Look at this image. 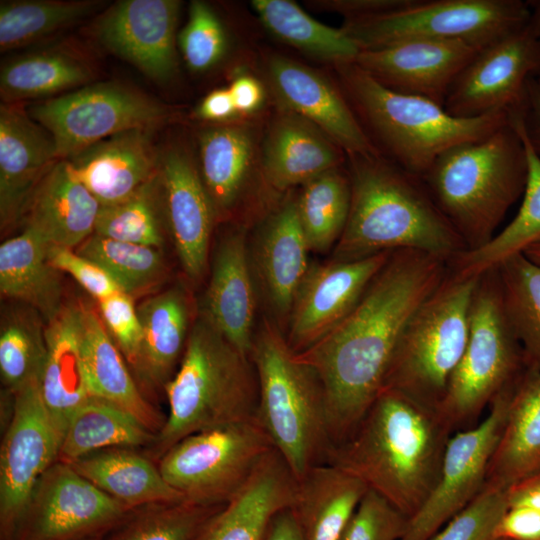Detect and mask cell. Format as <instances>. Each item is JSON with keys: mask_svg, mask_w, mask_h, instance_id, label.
<instances>
[{"mask_svg": "<svg viewBox=\"0 0 540 540\" xmlns=\"http://www.w3.org/2000/svg\"><path fill=\"white\" fill-rule=\"evenodd\" d=\"M448 272V261L438 256L392 252L352 311L296 353L323 386L331 448L352 434L383 390L407 323Z\"/></svg>", "mask_w": 540, "mask_h": 540, "instance_id": "cell-1", "label": "cell"}, {"mask_svg": "<svg viewBox=\"0 0 540 540\" xmlns=\"http://www.w3.org/2000/svg\"><path fill=\"white\" fill-rule=\"evenodd\" d=\"M452 435L437 410L384 388L325 462L358 478L410 518L434 488Z\"/></svg>", "mask_w": 540, "mask_h": 540, "instance_id": "cell-2", "label": "cell"}, {"mask_svg": "<svg viewBox=\"0 0 540 540\" xmlns=\"http://www.w3.org/2000/svg\"><path fill=\"white\" fill-rule=\"evenodd\" d=\"M351 202L334 260L415 250L448 263L467 246L423 180L380 155H350Z\"/></svg>", "mask_w": 540, "mask_h": 540, "instance_id": "cell-3", "label": "cell"}, {"mask_svg": "<svg viewBox=\"0 0 540 540\" xmlns=\"http://www.w3.org/2000/svg\"><path fill=\"white\" fill-rule=\"evenodd\" d=\"M527 177L524 142L509 117L491 135L444 151L421 179L471 250L493 238L523 196Z\"/></svg>", "mask_w": 540, "mask_h": 540, "instance_id": "cell-4", "label": "cell"}, {"mask_svg": "<svg viewBox=\"0 0 540 540\" xmlns=\"http://www.w3.org/2000/svg\"><path fill=\"white\" fill-rule=\"evenodd\" d=\"M164 390L168 415L156 435L158 458L189 435L257 416L258 382L251 358L200 315Z\"/></svg>", "mask_w": 540, "mask_h": 540, "instance_id": "cell-5", "label": "cell"}, {"mask_svg": "<svg viewBox=\"0 0 540 540\" xmlns=\"http://www.w3.org/2000/svg\"><path fill=\"white\" fill-rule=\"evenodd\" d=\"M258 382L256 419L296 480L325 463L331 448L321 381L267 317L250 354Z\"/></svg>", "mask_w": 540, "mask_h": 540, "instance_id": "cell-6", "label": "cell"}, {"mask_svg": "<svg viewBox=\"0 0 540 540\" xmlns=\"http://www.w3.org/2000/svg\"><path fill=\"white\" fill-rule=\"evenodd\" d=\"M341 68L346 89L376 138L397 166L419 178L447 149L481 140L509 122L510 111L455 117L429 99L387 88L355 63Z\"/></svg>", "mask_w": 540, "mask_h": 540, "instance_id": "cell-7", "label": "cell"}, {"mask_svg": "<svg viewBox=\"0 0 540 540\" xmlns=\"http://www.w3.org/2000/svg\"><path fill=\"white\" fill-rule=\"evenodd\" d=\"M528 369L492 268L479 276L473 292L465 350L437 408L441 420L452 434L474 427L496 396Z\"/></svg>", "mask_w": 540, "mask_h": 540, "instance_id": "cell-8", "label": "cell"}, {"mask_svg": "<svg viewBox=\"0 0 540 540\" xmlns=\"http://www.w3.org/2000/svg\"><path fill=\"white\" fill-rule=\"evenodd\" d=\"M479 276H463L449 268L407 323L383 389L399 391L437 410L465 350Z\"/></svg>", "mask_w": 540, "mask_h": 540, "instance_id": "cell-9", "label": "cell"}, {"mask_svg": "<svg viewBox=\"0 0 540 540\" xmlns=\"http://www.w3.org/2000/svg\"><path fill=\"white\" fill-rule=\"evenodd\" d=\"M521 0H412L405 7L347 20L342 27L361 50L404 41H460L479 48L524 28Z\"/></svg>", "mask_w": 540, "mask_h": 540, "instance_id": "cell-10", "label": "cell"}, {"mask_svg": "<svg viewBox=\"0 0 540 540\" xmlns=\"http://www.w3.org/2000/svg\"><path fill=\"white\" fill-rule=\"evenodd\" d=\"M273 449L255 419L189 435L159 458L158 467L186 501L225 505Z\"/></svg>", "mask_w": 540, "mask_h": 540, "instance_id": "cell-11", "label": "cell"}, {"mask_svg": "<svg viewBox=\"0 0 540 540\" xmlns=\"http://www.w3.org/2000/svg\"><path fill=\"white\" fill-rule=\"evenodd\" d=\"M26 110L51 135L60 160L126 130H155L172 116L161 102L111 81L89 83Z\"/></svg>", "mask_w": 540, "mask_h": 540, "instance_id": "cell-12", "label": "cell"}, {"mask_svg": "<svg viewBox=\"0 0 540 540\" xmlns=\"http://www.w3.org/2000/svg\"><path fill=\"white\" fill-rule=\"evenodd\" d=\"M516 381L496 396L477 425L450 437L439 478L419 510L408 519L400 540H428L482 491Z\"/></svg>", "mask_w": 540, "mask_h": 540, "instance_id": "cell-13", "label": "cell"}, {"mask_svg": "<svg viewBox=\"0 0 540 540\" xmlns=\"http://www.w3.org/2000/svg\"><path fill=\"white\" fill-rule=\"evenodd\" d=\"M80 475L57 461L35 487L11 540H86L103 536L130 512Z\"/></svg>", "mask_w": 540, "mask_h": 540, "instance_id": "cell-14", "label": "cell"}, {"mask_svg": "<svg viewBox=\"0 0 540 540\" xmlns=\"http://www.w3.org/2000/svg\"><path fill=\"white\" fill-rule=\"evenodd\" d=\"M13 397L12 416L0 451L1 540H11L38 482L58 461L61 436L42 399L39 380Z\"/></svg>", "mask_w": 540, "mask_h": 540, "instance_id": "cell-15", "label": "cell"}, {"mask_svg": "<svg viewBox=\"0 0 540 540\" xmlns=\"http://www.w3.org/2000/svg\"><path fill=\"white\" fill-rule=\"evenodd\" d=\"M540 73V39L527 25L481 48L453 82L444 109L459 118L512 111Z\"/></svg>", "mask_w": 540, "mask_h": 540, "instance_id": "cell-16", "label": "cell"}, {"mask_svg": "<svg viewBox=\"0 0 540 540\" xmlns=\"http://www.w3.org/2000/svg\"><path fill=\"white\" fill-rule=\"evenodd\" d=\"M392 252L310 264L295 294L284 333L296 353L310 348L356 306Z\"/></svg>", "mask_w": 540, "mask_h": 540, "instance_id": "cell-17", "label": "cell"}, {"mask_svg": "<svg viewBox=\"0 0 540 540\" xmlns=\"http://www.w3.org/2000/svg\"><path fill=\"white\" fill-rule=\"evenodd\" d=\"M178 0H121L94 23V35L110 52L156 82L177 71Z\"/></svg>", "mask_w": 540, "mask_h": 540, "instance_id": "cell-18", "label": "cell"}, {"mask_svg": "<svg viewBox=\"0 0 540 540\" xmlns=\"http://www.w3.org/2000/svg\"><path fill=\"white\" fill-rule=\"evenodd\" d=\"M248 249L258 298L267 318L285 333L295 294L310 266L296 198H288L265 219Z\"/></svg>", "mask_w": 540, "mask_h": 540, "instance_id": "cell-19", "label": "cell"}, {"mask_svg": "<svg viewBox=\"0 0 540 540\" xmlns=\"http://www.w3.org/2000/svg\"><path fill=\"white\" fill-rule=\"evenodd\" d=\"M480 49L460 41L411 40L361 50L354 63L389 89L443 106L453 82Z\"/></svg>", "mask_w": 540, "mask_h": 540, "instance_id": "cell-20", "label": "cell"}, {"mask_svg": "<svg viewBox=\"0 0 540 540\" xmlns=\"http://www.w3.org/2000/svg\"><path fill=\"white\" fill-rule=\"evenodd\" d=\"M159 176L166 226L186 276L196 282L209 264L217 213L200 172L180 148L160 155Z\"/></svg>", "mask_w": 540, "mask_h": 540, "instance_id": "cell-21", "label": "cell"}, {"mask_svg": "<svg viewBox=\"0 0 540 540\" xmlns=\"http://www.w3.org/2000/svg\"><path fill=\"white\" fill-rule=\"evenodd\" d=\"M257 303L246 230L236 227L227 231L216 245L199 315L250 357Z\"/></svg>", "mask_w": 540, "mask_h": 540, "instance_id": "cell-22", "label": "cell"}, {"mask_svg": "<svg viewBox=\"0 0 540 540\" xmlns=\"http://www.w3.org/2000/svg\"><path fill=\"white\" fill-rule=\"evenodd\" d=\"M268 71L288 110L317 127L350 155H380L346 100L322 75L281 56L269 60Z\"/></svg>", "mask_w": 540, "mask_h": 540, "instance_id": "cell-23", "label": "cell"}, {"mask_svg": "<svg viewBox=\"0 0 540 540\" xmlns=\"http://www.w3.org/2000/svg\"><path fill=\"white\" fill-rule=\"evenodd\" d=\"M60 160L51 135L20 106H0V224L22 218L34 189Z\"/></svg>", "mask_w": 540, "mask_h": 540, "instance_id": "cell-24", "label": "cell"}, {"mask_svg": "<svg viewBox=\"0 0 540 540\" xmlns=\"http://www.w3.org/2000/svg\"><path fill=\"white\" fill-rule=\"evenodd\" d=\"M153 129L126 130L66 159L74 176L97 199L110 206L130 197L159 172L160 155Z\"/></svg>", "mask_w": 540, "mask_h": 540, "instance_id": "cell-25", "label": "cell"}, {"mask_svg": "<svg viewBox=\"0 0 540 540\" xmlns=\"http://www.w3.org/2000/svg\"><path fill=\"white\" fill-rule=\"evenodd\" d=\"M295 488V477L273 449L212 518L200 540H266L274 518L291 508Z\"/></svg>", "mask_w": 540, "mask_h": 540, "instance_id": "cell-26", "label": "cell"}, {"mask_svg": "<svg viewBox=\"0 0 540 540\" xmlns=\"http://www.w3.org/2000/svg\"><path fill=\"white\" fill-rule=\"evenodd\" d=\"M100 203L58 160L31 194L22 217L47 243L76 249L95 233Z\"/></svg>", "mask_w": 540, "mask_h": 540, "instance_id": "cell-27", "label": "cell"}, {"mask_svg": "<svg viewBox=\"0 0 540 540\" xmlns=\"http://www.w3.org/2000/svg\"><path fill=\"white\" fill-rule=\"evenodd\" d=\"M45 341L39 387L62 441L71 415L91 398L82 355L80 304L64 305L47 322Z\"/></svg>", "mask_w": 540, "mask_h": 540, "instance_id": "cell-28", "label": "cell"}, {"mask_svg": "<svg viewBox=\"0 0 540 540\" xmlns=\"http://www.w3.org/2000/svg\"><path fill=\"white\" fill-rule=\"evenodd\" d=\"M80 320L82 355L91 397L124 409L152 432L159 433L165 419L141 394L124 362L123 354L99 314L80 304Z\"/></svg>", "mask_w": 540, "mask_h": 540, "instance_id": "cell-29", "label": "cell"}, {"mask_svg": "<svg viewBox=\"0 0 540 540\" xmlns=\"http://www.w3.org/2000/svg\"><path fill=\"white\" fill-rule=\"evenodd\" d=\"M367 486L329 464L312 466L300 479L290 508L303 540H339Z\"/></svg>", "mask_w": 540, "mask_h": 540, "instance_id": "cell-30", "label": "cell"}, {"mask_svg": "<svg viewBox=\"0 0 540 540\" xmlns=\"http://www.w3.org/2000/svg\"><path fill=\"white\" fill-rule=\"evenodd\" d=\"M540 471V372L528 369L514 384L506 421L490 459L486 483L508 489Z\"/></svg>", "mask_w": 540, "mask_h": 540, "instance_id": "cell-31", "label": "cell"}, {"mask_svg": "<svg viewBox=\"0 0 540 540\" xmlns=\"http://www.w3.org/2000/svg\"><path fill=\"white\" fill-rule=\"evenodd\" d=\"M339 147L317 127L291 112L279 115L268 134L263 171L268 184L285 190L336 168Z\"/></svg>", "mask_w": 540, "mask_h": 540, "instance_id": "cell-32", "label": "cell"}, {"mask_svg": "<svg viewBox=\"0 0 540 540\" xmlns=\"http://www.w3.org/2000/svg\"><path fill=\"white\" fill-rule=\"evenodd\" d=\"M142 343L136 371L147 383L164 386L184 353L190 333L191 304L181 284L146 298L137 307Z\"/></svg>", "mask_w": 540, "mask_h": 540, "instance_id": "cell-33", "label": "cell"}, {"mask_svg": "<svg viewBox=\"0 0 540 540\" xmlns=\"http://www.w3.org/2000/svg\"><path fill=\"white\" fill-rule=\"evenodd\" d=\"M70 465L101 491L133 510L146 505L185 500L163 478L158 464L130 448H109Z\"/></svg>", "mask_w": 540, "mask_h": 540, "instance_id": "cell-34", "label": "cell"}, {"mask_svg": "<svg viewBox=\"0 0 540 540\" xmlns=\"http://www.w3.org/2000/svg\"><path fill=\"white\" fill-rule=\"evenodd\" d=\"M48 246L28 228L0 245L1 294L28 304L47 322L64 306L61 272L50 264Z\"/></svg>", "mask_w": 540, "mask_h": 540, "instance_id": "cell-35", "label": "cell"}, {"mask_svg": "<svg viewBox=\"0 0 540 540\" xmlns=\"http://www.w3.org/2000/svg\"><path fill=\"white\" fill-rule=\"evenodd\" d=\"M200 175L217 217L233 210L248 184L253 160L249 131L239 126L205 130L199 139Z\"/></svg>", "mask_w": 540, "mask_h": 540, "instance_id": "cell-36", "label": "cell"}, {"mask_svg": "<svg viewBox=\"0 0 540 540\" xmlns=\"http://www.w3.org/2000/svg\"><path fill=\"white\" fill-rule=\"evenodd\" d=\"M156 440L154 432L124 409L91 397L71 415L58 461L72 463L96 451L144 446Z\"/></svg>", "mask_w": 540, "mask_h": 540, "instance_id": "cell-37", "label": "cell"}, {"mask_svg": "<svg viewBox=\"0 0 540 540\" xmlns=\"http://www.w3.org/2000/svg\"><path fill=\"white\" fill-rule=\"evenodd\" d=\"M510 120L524 142L528 161L523 200L513 220L490 241L479 248L461 252L449 262L450 270L463 276H479L540 241V158L511 114Z\"/></svg>", "mask_w": 540, "mask_h": 540, "instance_id": "cell-38", "label": "cell"}, {"mask_svg": "<svg viewBox=\"0 0 540 540\" xmlns=\"http://www.w3.org/2000/svg\"><path fill=\"white\" fill-rule=\"evenodd\" d=\"M93 69L83 58L62 50L40 51L5 63L0 72L2 103L56 97L93 79Z\"/></svg>", "mask_w": 540, "mask_h": 540, "instance_id": "cell-39", "label": "cell"}, {"mask_svg": "<svg viewBox=\"0 0 540 540\" xmlns=\"http://www.w3.org/2000/svg\"><path fill=\"white\" fill-rule=\"evenodd\" d=\"M252 6L270 32L311 56L345 65L361 52L343 28L318 22L292 1L254 0Z\"/></svg>", "mask_w": 540, "mask_h": 540, "instance_id": "cell-40", "label": "cell"}, {"mask_svg": "<svg viewBox=\"0 0 540 540\" xmlns=\"http://www.w3.org/2000/svg\"><path fill=\"white\" fill-rule=\"evenodd\" d=\"M508 321L522 347L527 366L540 372V265L522 252L496 267Z\"/></svg>", "mask_w": 540, "mask_h": 540, "instance_id": "cell-41", "label": "cell"}, {"mask_svg": "<svg viewBox=\"0 0 540 540\" xmlns=\"http://www.w3.org/2000/svg\"><path fill=\"white\" fill-rule=\"evenodd\" d=\"M350 202L349 177L337 167L303 185L296 205L310 251L321 253L335 247L345 229Z\"/></svg>", "mask_w": 540, "mask_h": 540, "instance_id": "cell-42", "label": "cell"}, {"mask_svg": "<svg viewBox=\"0 0 540 540\" xmlns=\"http://www.w3.org/2000/svg\"><path fill=\"white\" fill-rule=\"evenodd\" d=\"M103 5L94 0H13L0 4V49L29 45L70 27Z\"/></svg>", "mask_w": 540, "mask_h": 540, "instance_id": "cell-43", "label": "cell"}, {"mask_svg": "<svg viewBox=\"0 0 540 540\" xmlns=\"http://www.w3.org/2000/svg\"><path fill=\"white\" fill-rule=\"evenodd\" d=\"M223 506L186 500L146 505L131 510L107 540H200Z\"/></svg>", "mask_w": 540, "mask_h": 540, "instance_id": "cell-44", "label": "cell"}, {"mask_svg": "<svg viewBox=\"0 0 540 540\" xmlns=\"http://www.w3.org/2000/svg\"><path fill=\"white\" fill-rule=\"evenodd\" d=\"M75 250L102 267L131 297L158 284L166 270L160 248L95 233Z\"/></svg>", "mask_w": 540, "mask_h": 540, "instance_id": "cell-45", "label": "cell"}, {"mask_svg": "<svg viewBox=\"0 0 540 540\" xmlns=\"http://www.w3.org/2000/svg\"><path fill=\"white\" fill-rule=\"evenodd\" d=\"M166 225L159 172L125 200L101 206L95 234L161 248Z\"/></svg>", "mask_w": 540, "mask_h": 540, "instance_id": "cell-46", "label": "cell"}, {"mask_svg": "<svg viewBox=\"0 0 540 540\" xmlns=\"http://www.w3.org/2000/svg\"><path fill=\"white\" fill-rule=\"evenodd\" d=\"M38 312H14L3 319L0 330V373L12 394L39 380L45 353V326Z\"/></svg>", "mask_w": 540, "mask_h": 540, "instance_id": "cell-47", "label": "cell"}, {"mask_svg": "<svg viewBox=\"0 0 540 540\" xmlns=\"http://www.w3.org/2000/svg\"><path fill=\"white\" fill-rule=\"evenodd\" d=\"M178 44L187 66L194 72L206 71L221 60L227 47L226 34L208 4L198 0L191 2Z\"/></svg>", "mask_w": 540, "mask_h": 540, "instance_id": "cell-48", "label": "cell"}, {"mask_svg": "<svg viewBox=\"0 0 540 540\" xmlns=\"http://www.w3.org/2000/svg\"><path fill=\"white\" fill-rule=\"evenodd\" d=\"M508 508L507 490L485 484L469 505L428 540H495V529Z\"/></svg>", "mask_w": 540, "mask_h": 540, "instance_id": "cell-49", "label": "cell"}, {"mask_svg": "<svg viewBox=\"0 0 540 540\" xmlns=\"http://www.w3.org/2000/svg\"><path fill=\"white\" fill-rule=\"evenodd\" d=\"M408 517L368 490L339 540H400Z\"/></svg>", "mask_w": 540, "mask_h": 540, "instance_id": "cell-50", "label": "cell"}, {"mask_svg": "<svg viewBox=\"0 0 540 540\" xmlns=\"http://www.w3.org/2000/svg\"><path fill=\"white\" fill-rule=\"evenodd\" d=\"M98 307L108 333L125 359L135 368L142 343V327L133 297L119 292L98 301Z\"/></svg>", "mask_w": 540, "mask_h": 540, "instance_id": "cell-51", "label": "cell"}, {"mask_svg": "<svg viewBox=\"0 0 540 540\" xmlns=\"http://www.w3.org/2000/svg\"><path fill=\"white\" fill-rule=\"evenodd\" d=\"M47 254L55 269L69 274L97 301L123 292L102 267L75 249L49 244Z\"/></svg>", "mask_w": 540, "mask_h": 540, "instance_id": "cell-52", "label": "cell"}, {"mask_svg": "<svg viewBox=\"0 0 540 540\" xmlns=\"http://www.w3.org/2000/svg\"><path fill=\"white\" fill-rule=\"evenodd\" d=\"M495 540H540V510L508 508L495 529Z\"/></svg>", "mask_w": 540, "mask_h": 540, "instance_id": "cell-53", "label": "cell"}, {"mask_svg": "<svg viewBox=\"0 0 540 540\" xmlns=\"http://www.w3.org/2000/svg\"><path fill=\"white\" fill-rule=\"evenodd\" d=\"M510 114L540 158V93L535 77L529 80L522 103Z\"/></svg>", "mask_w": 540, "mask_h": 540, "instance_id": "cell-54", "label": "cell"}, {"mask_svg": "<svg viewBox=\"0 0 540 540\" xmlns=\"http://www.w3.org/2000/svg\"><path fill=\"white\" fill-rule=\"evenodd\" d=\"M412 0H350L327 2L339 13L346 14L350 19H357L393 11L408 5Z\"/></svg>", "mask_w": 540, "mask_h": 540, "instance_id": "cell-55", "label": "cell"}, {"mask_svg": "<svg viewBox=\"0 0 540 540\" xmlns=\"http://www.w3.org/2000/svg\"><path fill=\"white\" fill-rule=\"evenodd\" d=\"M228 89L238 114L257 110L264 99L261 84L249 75L237 76Z\"/></svg>", "mask_w": 540, "mask_h": 540, "instance_id": "cell-56", "label": "cell"}, {"mask_svg": "<svg viewBox=\"0 0 540 540\" xmlns=\"http://www.w3.org/2000/svg\"><path fill=\"white\" fill-rule=\"evenodd\" d=\"M237 113L229 89L211 91L197 108L198 117L208 121H225Z\"/></svg>", "mask_w": 540, "mask_h": 540, "instance_id": "cell-57", "label": "cell"}, {"mask_svg": "<svg viewBox=\"0 0 540 540\" xmlns=\"http://www.w3.org/2000/svg\"><path fill=\"white\" fill-rule=\"evenodd\" d=\"M508 506L528 507L540 510V471L507 489Z\"/></svg>", "mask_w": 540, "mask_h": 540, "instance_id": "cell-58", "label": "cell"}, {"mask_svg": "<svg viewBox=\"0 0 540 540\" xmlns=\"http://www.w3.org/2000/svg\"><path fill=\"white\" fill-rule=\"evenodd\" d=\"M266 540H303L290 508L274 518Z\"/></svg>", "mask_w": 540, "mask_h": 540, "instance_id": "cell-59", "label": "cell"}, {"mask_svg": "<svg viewBox=\"0 0 540 540\" xmlns=\"http://www.w3.org/2000/svg\"><path fill=\"white\" fill-rule=\"evenodd\" d=\"M530 8V16L527 24L528 30L540 39V0L527 1Z\"/></svg>", "mask_w": 540, "mask_h": 540, "instance_id": "cell-60", "label": "cell"}, {"mask_svg": "<svg viewBox=\"0 0 540 540\" xmlns=\"http://www.w3.org/2000/svg\"><path fill=\"white\" fill-rule=\"evenodd\" d=\"M522 253L528 259L540 265V241L530 245Z\"/></svg>", "mask_w": 540, "mask_h": 540, "instance_id": "cell-61", "label": "cell"}, {"mask_svg": "<svg viewBox=\"0 0 540 540\" xmlns=\"http://www.w3.org/2000/svg\"><path fill=\"white\" fill-rule=\"evenodd\" d=\"M536 86L538 88V91L540 93V73L535 77Z\"/></svg>", "mask_w": 540, "mask_h": 540, "instance_id": "cell-62", "label": "cell"}, {"mask_svg": "<svg viewBox=\"0 0 540 540\" xmlns=\"http://www.w3.org/2000/svg\"><path fill=\"white\" fill-rule=\"evenodd\" d=\"M101 537H102V536L94 537V538H90V539H86V540H101Z\"/></svg>", "mask_w": 540, "mask_h": 540, "instance_id": "cell-63", "label": "cell"}, {"mask_svg": "<svg viewBox=\"0 0 540 540\" xmlns=\"http://www.w3.org/2000/svg\"><path fill=\"white\" fill-rule=\"evenodd\" d=\"M497 540H503V539H497Z\"/></svg>", "mask_w": 540, "mask_h": 540, "instance_id": "cell-64", "label": "cell"}]
</instances>
